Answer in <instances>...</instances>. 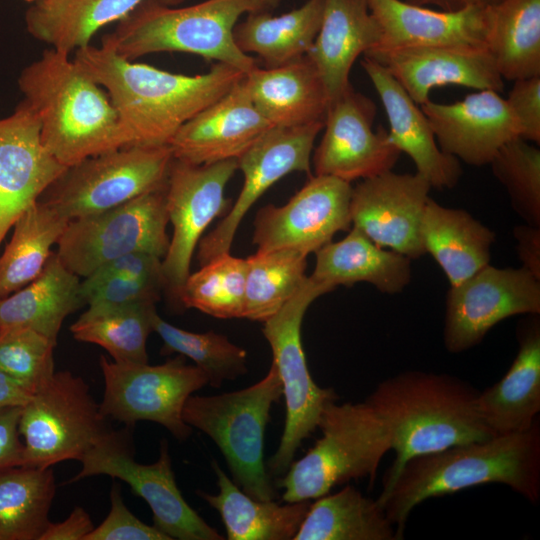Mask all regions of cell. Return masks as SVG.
I'll list each match as a JSON object with an SVG mask.
<instances>
[{
    "label": "cell",
    "mask_w": 540,
    "mask_h": 540,
    "mask_svg": "<svg viewBox=\"0 0 540 540\" xmlns=\"http://www.w3.org/2000/svg\"><path fill=\"white\" fill-rule=\"evenodd\" d=\"M93 273L128 277L160 285L165 290L162 258L146 252H133L120 256L102 265Z\"/></svg>",
    "instance_id": "obj_48"
},
{
    "label": "cell",
    "mask_w": 540,
    "mask_h": 540,
    "mask_svg": "<svg viewBox=\"0 0 540 540\" xmlns=\"http://www.w3.org/2000/svg\"><path fill=\"white\" fill-rule=\"evenodd\" d=\"M173 160L169 145L98 154L67 167L39 200L69 221L103 212L165 188Z\"/></svg>",
    "instance_id": "obj_9"
},
{
    "label": "cell",
    "mask_w": 540,
    "mask_h": 540,
    "mask_svg": "<svg viewBox=\"0 0 540 540\" xmlns=\"http://www.w3.org/2000/svg\"><path fill=\"white\" fill-rule=\"evenodd\" d=\"M283 395L282 383L272 363L259 382L219 395H191L182 417L208 435L223 454L235 484L259 501L275 498L264 463V435L274 403Z\"/></svg>",
    "instance_id": "obj_7"
},
{
    "label": "cell",
    "mask_w": 540,
    "mask_h": 540,
    "mask_svg": "<svg viewBox=\"0 0 540 540\" xmlns=\"http://www.w3.org/2000/svg\"><path fill=\"white\" fill-rule=\"evenodd\" d=\"M257 11H264L260 0H206L181 8L144 0L101 45L128 60L159 52L195 54L246 75L257 65L238 48L233 31L243 14Z\"/></svg>",
    "instance_id": "obj_5"
},
{
    "label": "cell",
    "mask_w": 540,
    "mask_h": 540,
    "mask_svg": "<svg viewBox=\"0 0 540 540\" xmlns=\"http://www.w3.org/2000/svg\"><path fill=\"white\" fill-rule=\"evenodd\" d=\"M66 168L42 143L40 121L27 103L0 119V245Z\"/></svg>",
    "instance_id": "obj_20"
},
{
    "label": "cell",
    "mask_w": 540,
    "mask_h": 540,
    "mask_svg": "<svg viewBox=\"0 0 540 540\" xmlns=\"http://www.w3.org/2000/svg\"><path fill=\"white\" fill-rule=\"evenodd\" d=\"M111 508L104 521L86 536L85 540H170L154 526L138 519L125 505L120 486L110 491Z\"/></svg>",
    "instance_id": "obj_46"
},
{
    "label": "cell",
    "mask_w": 540,
    "mask_h": 540,
    "mask_svg": "<svg viewBox=\"0 0 540 540\" xmlns=\"http://www.w3.org/2000/svg\"><path fill=\"white\" fill-rule=\"evenodd\" d=\"M237 169L236 159L195 165L174 158L171 164L165 198L173 233L162 268L165 290L174 301H179L203 233L228 208L225 188Z\"/></svg>",
    "instance_id": "obj_14"
},
{
    "label": "cell",
    "mask_w": 540,
    "mask_h": 540,
    "mask_svg": "<svg viewBox=\"0 0 540 540\" xmlns=\"http://www.w3.org/2000/svg\"><path fill=\"white\" fill-rule=\"evenodd\" d=\"M364 56L384 67L418 104L432 89L459 85L476 90H503L504 82L484 47L373 48Z\"/></svg>",
    "instance_id": "obj_22"
},
{
    "label": "cell",
    "mask_w": 540,
    "mask_h": 540,
    "mask_svg": "<svg viewBox=\"0 0 540 540\" xmlns=\"http://www.w3.org/2000/svg\"><path fill=\"white\" fill-rule=\"evenodd\" d=\"M540 279L523 267L490 264L457 285L446 296L443 339L450 353L478 345L499 322L515 315H539Z\"/></svg>",
    "instance_id": "obj_15"
},
{
    "label": "cell",
    "mask_w": 540,
    "mask_h": 540,
    "mask_svg": "<svg viewBox=\"0 0 540 540\" xmlns=\"http://www.w3.org/2000/svg\"><path fill=\"white\" fill-rule=\"evenodd\" d=\"M512 208L525 224L540 227V150L521 137L504 144L491 162Z\"/></svg>",
    "instance_id": "obj_43"
},
{
    "label": "cell",
    "mask_w": 540,
    "mask_h": 540,
    "mask_svg": "<svg viewBox=\"0 0 540 540\" xmlns=\"http://www.w3.org/2000/svg\"><path fill=\"white\" fill-rule=\"evenodd\" d=\"M246 271V258L218 255L187 276L179 302L215 318H243Z\"/></svg>",
    "instance_id": "obj_41"
},
{
    "label": "cell",
    "mask_w": 540,
    "mask_h": 540,
    "mask_svg": "<svg viewBox=\"0 0 540 540\" xmlns=\"http://www.w3.org/2000/svg\"><path fill=\"white\" fill-rule=\"evenodd\" d=\"M106 420L81 377L55 372L22 406L24 465L48 468L65 460L79 461L111 431Z\"/></svg>",
    "instance_id": "obj_10"
},
{
    "label": "cell",
    "mask_w": 540,
    "mask_h": 540,
    "mask_svg": "<svg viewBox=\"0 0 540 540\" xmlns=\"http://www.w3.org/2000/svg\"><path fill=\"white\" fill-rule=\"evenodd\" d=\"M55 491L52 467L0 471V540H40Z\"/></svg>",
    "instance_id": "obj_38"
},
{
    "label": "cell",
    "mask_w": 540,
    "mask_h": 540,
    "mask_svg": "<svg viewBox=\"0 0 540 540\" xmlns=\"http://www.w3.org/2000/svg\"><path fill=\"white\" fill-rule=\"evenodd\" d=\"M318 427L322 436L279 481L284 502L317 499L351 479L368 477L373 483L382 458L391 450L386 425L365 401L329 403Z\"/></svg>",
    "instance_id": "obj_6"
},
{
    "label": "cell",
    "mask_w": 540,
    "mask_h": 540,
    "mask_svg": "<svg viewBox=\"0 0 540 540\" xmlns=\"http://www.w3.org/2000/svg\"><path fill=\"white\" fill-rule=\"evenodd\" d=\"M485 46L503 79L540 76V0L487 5Z\"/></svg>",
    "instance_id": "obj_34"
},
{
    "label": "cell",
    "mask_w": 540,
    "mask_h": 540,
    "mask_svg": "<svg viewBox=\"0 0 540 540\" xmlns=\"http://www.w3.org/2000/svg\"><path fill=\"white\" fill-rule=\"evenodd\" d=\"M69 220L41 200L14 223L0 255V300L34 280L44 269Z\"/></svg>",
    "instance_id": "obj_37"
},
{
    "label": "cell",
    "mask_w": 540,
    "mask_h": 540,
    "mask_svg": "<svg viewBox=\"0 0 540 540\" xmlns=\"http://www.w3.org/2000/svg\"><path fill=\"white\" fill-rule=\"evenodd\" d=\"M244 81L254 105L273 127L324 121L329 98L307 55L277 67H255Z\"/></svg>",
    "instance_id": "obj_28"
},
{
    "label": "cell",
    "mask_w": 540,
    "mask_h": 540,
    "mask_svg": "<svg viewBox=\"0 0 540 540\" xmlns=\"http://www.w3.org/2000/svg\"><path fill=\"white\" fill-rule=\"evenodd\" d=\"M104 395L99 404L105 418L128 426L146 420L165 427L179 441L191 432L182 417L186 400L208 385L206 374L179 355L160 365L124 364L100 357Z\"/></svg>",
    "instance_id": "obj_12"
},
{
    "label": "cell",
    "mask_w": 540,
    "mask_h": 540,
    "mask_svg": "<svg viewBox=\"0 0 540 540\" xmlns=\"http://www.w3.org/2000/svg\"><path fill=\"white\" fill-rule=\"evenodd\" d=\"M79 461L80 471L67 483L95 475H107L126 482L133 493L149 505L153 526L170 540L224 539L182 496L176 484L166 440L161 441L157 461L141 464L135 461L124 433L110 431Z\"/></svg>",
    "instance_id": "obj_13"
},
{
    "label": "cell",
    "mask_w": 540,
    "mask_h": 540,
    "mask_svg": "<svg viewBox=\"0 0 540 540\" xmlns=\"http://www.w3.org/2000/svg\"><path fill=\"white\" fill-rule=\"evenodd\" d=\"M306 258L289 249L248 256L243 318L265 322L275 315L305 283Z\"/></svg>",
    "instance_id": "obj_40"
},
{
    "label": "cell",
    "mask_w": 540,
    "mask_h": 540,
    "mask_svg": "<svg viewBox=\"0 0 540 540\" xmlns=\"http://www.w3.org/2000/svg\"><path fill=\"white\" fill-rule=\"evenodd\" d=\"M264 11L275 8L280 0H260Z\"/></svg>",
    "instance_id": "obj_54"
},
{
    "label": "cell",
    "mask_w": 540,
    "mask_h": 540,
    "mask_svg": "<svg viewBox=\"0 0 540 540\" xmlns=\"http://www.w3.org/2000/svg\"><path fill=\"white\" fill-rule=\"evenodd\" d=\"M509 486L526 500L540 499V425L519 433L448 447L409 459L389 492L377 498L403 539L408 517L423 501L481 484Z\"/></svg>",
    "instance_id": "obj_2"
},
{
    "label": "cell",
    "mask_w": 540,
    "mask_h": 540,
    "mask_svg": "<svg viewBox=\"0 0 540 540\" xmlns=\"http://www.w3.org/2000/svg\"><path fill=\"white\" fill-rule=\"evenodd\" d=\"M162 286L118 275L92 273L80 284L84 305L128 306L156 303Z\"/></svg>",
    "instance_id": "obj_45"
},
{
    "label": "cell",
    "mask_w": 540,
    "mask_h": 540,
    "mask_svg": "<svg viewBox=\"0 0 540 540\" xmlns=\"http://www.w3.org/2000/svg\"><path fill=\"white\" fill-rule=\"evenodd\" d=\"M517 328L518 352L505 375L478 393L479 414L494 436L528 430L540 411V320Z\"/></svg>",
    "instance_id": "obj_26"
},
{
    "label": "cell",
    "mask_w": 540,
    "mask_h": 540,
    "mask_svg": "<svg viewBox=\"0 0 540 540\" xmlns=\"http://www.w3.org/2000/svg\"><path fill=\"white\" fill-rule=\"evenodd\" d=\"M361 64L386 111L391 142L412 159L416 173L424 177L431 188H453L463 173L460 162L439 148L421 108L376 61L364 56Z\"/></svg>",
    "instance_id": "obj_25"
},
{
    "label": "cell",
    "mask_w": 540,
    "mask_h": 540,
    "mask_svg": "<svg viewBox=\"0 0 540 540\" xmlns=\"http://www.w3.org/2000/svg\"><path fill=\"white\" fill-rule=\"evenodd\" d=\"M315 255L310 278L330 291L365 282L381 293L394 295L411 280L410 258L377 245L353 226L342 240L329 242Z\"/></svg>",
    "instance_id": "obj_29"
},
{
    "label": "cell",
    "mask_w": 540,
    "mask_h": 540,
    "mask_svg": "<svg viewBox=\"0 0 540 540\" xmlns=\"http://www.w3.org/2000/svg\"><path fill=\"white\" fill-rule=\"evenodd\" d=\"M144 0H38L25 15L28 32L70 54L90 45L102 27L127 16ZM173 5L182 0H160Z\"/></svg>",
    "instance_id": "obj_32"
},
{
    "label": "cell",
    "mask_w": 540,
    "mask_h": 540,
    "mask_svg": "<svg viewBox=\"0 0 540 540\" xmlns=\"http://www.w3.org/2000/svg\"><path fill=\"white\" fill-rule=\"evenodd\" d=\"M324 121L292 127H272L237 159L243 174L242 189L228 213L197 246L203 265L230 252L235 234L253 204L276 182L292 172L311 176L314 142Z\"/></svg>",
    "instance_id": "obj_16"
},
{
    "label": "cell",
    "mask_w": 540,
    "mask_h": 540,
    "mask_svg": "<svg viewBox=\"0 0 540 540\" xmlns=\"http://www.w3.org/2000/svg\"><path fill=\"white\" fill-rule=\"evenodd\" d=\"M513 235L521 267L540 279V227L521 224L514 227Z\"/></svg>",
    "instance_id": "obj_51"
},
{
    "label": "cell",
    "mask_w": 540,
    "mask_h": 540,
    "mask_svg": "<svg viewBox=\"0 0 540 540\" xmlns=\"http://www.w3.org/2000/svg\"><path fill=\"white\" fill-rule=\"evenodd\" d=\"M155 304L88 306L70 330L76 340L104 348L117 363H148L146 343L153 332Z\"/></svg>",
    "instance_id": "obj_39"
},
{
    "label": "cell",
    "mask_w": 540,
    "mask_h": 540,
    "mask_svg": "<svg viewBox=\"0 0 540 540\" xmlns=\"http://www.w3.org/2000/svg\"><path fill=\"white\" fill-rule=\"evenodd\" d=\"M57 343L28 328L0 330V371L30 394L53 377L54 348Z\"/></svg>",
    "instance_id": "obj_44"
},
{
    "label": "cell",
    "mask_w": 540,
    "mask_h": 540,
    "mask_svg": "<svg viewBox=\"0 0 540 540\" xmlns=\"http://www.w3.org/2000/svg\"><path fill=\"white\" fill-rule=\"evenodd\" d=\"M430 189L418 173L390 170L363 179L352 187V226L383 248L419 258L426 254L420 229Z\"/></svg>",
    "instance_id": "obj_19"
},
{
    "label": "cell",
    "mask_w": 540,
    "mask_h": 540,
    "mask_svg": "<svg viewBox=\"0 0 540 540\" xmlns=\"http://www.w3.org/2000/svg\"><path fill=\"white\" fill-rule=\"evenodd\" d=\"M22 406L0 409V471L24 465V446L19 432Z\"/></svg>",
    "instance_id": "obj_49"
},
{
    "label": "cell",
    "mask_w": 540,
    "mask_h": 540,
    "mask_svg": "<svg viewBox=\"0 0 540 540\" xmlns=\"http://www.w3.org/2000/svg\"><path fill=\"white\" fill-rule=\"evenodd\" d=\"M153 331L163 341L161 353H179L190 358L207 376L208 384L218 388L225 380H234L247 373V352L225 335L214 331L196 333L153 318Z\"/></svg>",
    "instance_id": "obj_42"
},
{
    "label": "cell",
    "mask_w": 540,
    "mask_h": 540,
    "mask_svg": "<svg viewBox=\"0 0 540 540\" xmlns=\"http://www.w3.org/2000/svg\"><path fill=\"white\" fill-rule=\"evenodd\" d=\"M165 189L69 221L57 242L58 258L68 270L83 278L133 252L163 259L170 243Z\"/></svg>",
    "instance_id": "obj_11"
},
{
    "label": "cell",
    "mask_w": 540,
    "mask_h": 540,
    "mask_svg": "<svg viewBox=\"0 0 540 540\" xmlns=\"http://www.w3.org/2000/svg\"><path fill=\"white\" fill-rule=\"evenodd\" d=\"M294 540H397V536L377 499L347 485L310 504Z\"/></svg>",
    "instance_id": "obj_36"
},
{
    "label": "cell",
    "mask_w": 540,
    "mask_h": 540,
    "mask_svg": "<svg viewBox=\"0 0 540 540\" xmlns=\"http://www.w3.org/2000/svg\"><path fill=\"white\" fill-rule=\"evenodd\" d=\"M367 2L382 33L375 48H486L487 5L436 11L401 0Z\"/></svg>",
    "instance_id": "obj_24"
},
{
    "label": "cell",
    "mask_w": 540,
    "mask_h": 540,
    "mask_svg": "<svg viewBox=\"0 0 540 540\" xmlns=\"http://www.w3.org/2000/svg\"><path fill=\"white\" fill-rule=\"evenodd\" d=\"M521 127V138L540 142V76L514 81L506 99Z\"/></svg>",
    "instance_id": "obj_47"
},
{
    "label": "cell",
    "mask_w": 540,
    "mask_h": 540,
    "mask_svg": "<svg viewBox=\"0 0 540 540\" xmlns=\"http://www.w3.org/2000/svg\"><path fill=\"white\" fill-rule=\"evenodd\" d=\"M421 240L446 275L457 285L488 264L495 233L463 209L429 198L421 222Z\"/></svg>",
    "instance_id": "obj_30"
},
{
    "label": "cell",
    "mask_w": 540,
    "mask_h": 540,
    "mask_svg": "<svg viewBox=\"0 0 540 540\" xmlns=\"http://www.w3.org/2000/svg\"><path fill=\"white\" fill-rule=\"evenodd\" d=\"M499 0H406V2L418 5H435L441 10L454 11L472 5H489Z\"/></svg>",
    "instance_id": "obj_53"
},
{
    "label": "cell",
    "mask_w": 540,
    "mask_h": 540,
    "mask_svg": "<svg viewBox=\"0 0 540 540\" xmlns=\"http://www.w3.org/2000/svg\"><path fill=\"white\" fill-rule=\"evenodd\" d=\"M80 284L53 252L34 280L0 300V330L28 328L57 343L65 318L84 305Z\"/></svg>",
    "instance_id": "obj_31"
},
{
    "label": "cell",
    "mask_w": 540,
    "mask_h": 540,
    "mask_svg": "<svg viewBox=\"0 0 540 540\" xmlns=\"http://www.w3.org/2000/svg\"><path fill=\"white\" fill-rule=\"evenodd\" d=\"M219 492L197 491L221 516L229 540H290L294 539L310 507V500L285 502L259 501L244 493L212 462Z\"/></svg>",
    "instance_id": "obj_33"
},
{
    "label": "cell",
    "mask_w": 540,
    "mask_h": 540,
    "mask_svg": "<svg viewBox=\"0 0 540 540\" xmlns=\"http://www.w3.org/2000/svg\"><path fill=\"white\" fill-rule=\"evenodd\" d=\"M420 108L439 148L471 166L489 164L504 144L521 137L517 118L494 90H478L450 104L428 100Z\"/></svg>",
    "instance_id": "obj_21"
},
{
    "label": "cell",
    "mask_w": 540,
    "mask_h": 540,
    "mask_svg": "<svg viewBox=\"0 0 540 540\" xmlns=\"http://www.w3.org/2000/svg\"><path fill=\"white\" fill-rule=\"evenodd\" d=\"M381 36L367 0H325L320 29L306 55L320 75L329 103L351 85L354 62L377 47Z\"/></svg>",
    "instance_id": "obj_27"
},
{
    "label": "cell",
    "mask_w": 540,
    "mask_h": 540,
    "mask_svg": "<svg viewBox=\"0 0 540 540\" xmlns=\"http://www.w3.org/2000/svg\"><path fill=\"white\" fill-rule=\"evenodd\" d=\"M18 84L40 121L42 143L63 166L129 146L107 92L69 54L45 50Z\"/></svg>",
    "instance_id": "obj_4"
},
{
    "label": "cell",
    "mask_w": 540,
    "mask_h": 540,
    "mask_svg": "<svg viewBox=\"0 0 540 540\" xmlns=\"http://www.w3.org/2000/svg\"><path fill=\"white\" fill-rule=\"evenodd\" d=\"M478 393L457 377L416 370L376 386L365 402L386 425L395 451L378 498L389 492L409 459L494 436L479 414Z\"/></svg>",
    "instance_id": "obj_3"
},
{
    "label": "cell",
    "mask_w": 540,
    "mask_h": 540,
    "mask_svg": "<svg viewBox=\"0 0 540 540\" xmlns=\"http://www.w3.org/2000/svg\"><path fill=\"white\" fill-rule=\"evenodd\" d=\"M352 186L332 176L311 175L308 182L282 206L261 208L254 220L257 251L289 249L306 256L352 227Z\"/></svg>",
    "instance_id": "obj_17"
},
{
    "label": "cell",
    "mask_w": 540,
    "mask_h": 540,
    "mask_svg": "<svg viewBox=\"0 0 540 540\" xmlns=\"http://www.w3.org/2000/svg\"><path fill=\"white\" fill-rule=\"evenodd\" d=\"M325 0H308L301 7L273 16L267 11L248 13L236 24L238 48L255 53L267 67H277L306 55L320 29Z\"/></svg>",
    "instance_id": "obj_35"
},
{
    "label": "cell",
    "mask_w": 540,
    "mask_h": 540,
    "mask_svg": "<svg viewBox=\"0 0 540 540\" xmlns=\"http://www.w3.org/2000/svg\"><path fill=\"white\" fill-rule=\"evenodd\" d=\"M32 394L8 375L0 371V409L9 406H24Z\"/></svg>",
    "instance_id": "obj_52"
},
{
    "label": "cell",
    "mask_w": 540,
    "mask_h": 540,
    "mask_svg": "<svg viewBox=\"0 0 540 540\" xmlns=\"http://www.w3.org/2000/svg\"><path fill=\"white\" fill-rule=\"evenodd\" d=\"M93 529L89 514L77 506L64 521L50 522L40 540H85Z\"/></svg>",
    "instance_id": "obj_50"
},
{
    "label": "cell",
    "mask_w": 540,
    "mask_h": 540,
    "mask_svg": "<svg viewBox=\"0 0 540 540\" xmlns=\"http://www.w3.org/2000/svg\"><path fill=\"white\" fill-rule=\"evenodd\" d=\"M244 78L180 127L169 143L175 159L195 165L237 160L273 127L254 105Z\"/></svg>",
    "instance_id": "obj_23"
},
{
    "label": "cell",
    "mask_w": 540,
    "mask_h": 540,
    "mask_svg": "<svg viewBox=\"0 0 540 540\" xmlns=\"http://www.w3.org/2000/svg\"><path fill=\"white\" fill-rule=\"evenodd\" d=\"M74 61L108 94L129 146L169 145L180 127L245 77L217 62L204 74L184 75L132 62L91 44Z\"/></svg>",
    "instance_id": "obj_1"
},
{
    "label": "cell",
    "mask_w": 540,
    "mask_h": 540,
    "mask_svg": "<svg viewBox=\"0 0 540 540\" xmlns=\"http://www.w3.org/2000/svg\"><path fill=\"white\" fill-rule=\"evenodd\" d=\"M330 290L307 277L300 290L262 329L273 364L282 383L286 417L280 443L268 462L270 475L283 476L301 443L318 427L324 408L338 396L331 388L319 387L308 370L301 339V327L308 307Z\"/></svg>",
    "instance_id": "obj_8"
},
{
    "label": "cell",
    "mask_w": 540,
    "mask_h": 540,
    "mask_svg": "<svg viewBox=\"0 0 540 540\" xmlns=\"http://www.w3.org/2000/svg\"><path fill=\"white\" fill-rule=\"evenodd\" d=\"M27 2H30V3H33L35 1H38V0H26Z\"/></svg>",
    "instance_id": "obj_55"
},
{
    "label": "cell",
    "mask_w": 540,
    "mask_h": 540,
    "mask_svg": "<svg viewBox=\"0 0 540 540\" xmlns=\"http://www.w3.org/2000/svg\"><path fill=\"white\" fill-rule=\"evenodd\" d=\"M375 116L373 101L351 85L331 101L324 133L312 158L315 175L350 183L392 170L401 152L385 129H372Z\"/></svg>",
    "instance_id": "obj_18"
}]
</instances>
